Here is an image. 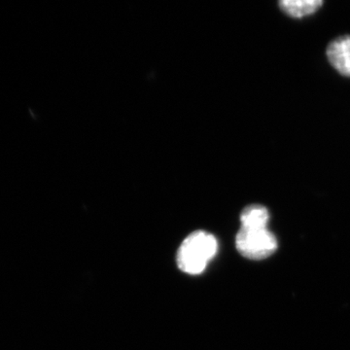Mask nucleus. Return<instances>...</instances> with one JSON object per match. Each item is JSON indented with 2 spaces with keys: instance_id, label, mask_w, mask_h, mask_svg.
Returning a JSON list of instances; mask_svg holds the SVG:
<instances>
[{
  "instance_id": "obj_1",
  "label": "nucleus",
  "mask_w": 350,
  "mask_h": 350,
  "mask_svg": "<svg viewBox=\"0 0 350 350\" xmlns=\"http://www.w3.org/2000/svg\"><path fill=\"white\" fill-rule=\"evenodd\" d=\"M218 241L213 234L196 231L184 239L177 252V266L188 275H200L215 257Z\"/></svg>"
},
{
  "instance_id": "obj_2",
  "label": "nucleus",
  "mask_w": 350,
  "mask_h": 350,
  "mask_svg": "<svg viewBox=\"0 0 350 350\" xmlns=\"http://www.w3.org/2000/svg\"><path fill=\"white\" fill-rule=\"evenodd\" d=\"M237 250L244 258L254 261L266 259L278 247L275 234L267 229L241 228L236 237Z\"/></svg>"
},
{
  "instance_id": "obj_3",
  "label": "nucleus",
  "mask_w": 350,
  "mask_h": 350,
  "mask_svg": "<svg viewBox=\"0 0 350 350\" xmlns=\"http://www.w3.org/2000/svg\"><path fill=\"white\" fill-rule=\"evenodd\" d=\"M327 57L340 75L350 77V36L334 39L327 47Z\"/></svg>"
},
{
  "instance_id": "obj_4",
  "label": "nucleus",
  "mask_w": 350,
  "mask_h": 350,
  "mask_svg": "<svg viewBox=\"0 0 350 350\" xmlns=\"http://www.w3.org/2000/svg\"><path fill=\"white\" fill-rule=\"evenodd\" d=\"M269 221L268 208L261 204H250L241 214V228L267 229Z\"/></svg>"
},
{
  "instance_id": "obj_5",
  "label": "nucleus",
  "mask_w": 350,
  "mask_h": 350,
  "mask_svg": "<svg viewBox=\"0 0 350 350\" xmlns=\"http://www.w3.org/2000/svg\"><path fill=\"white\" fill-rule=\"evenodd\" d=\"M280 7L283 12L294 18L312 15L323 5L322 0H282Z\"/></svg>"
}]
</instances>
